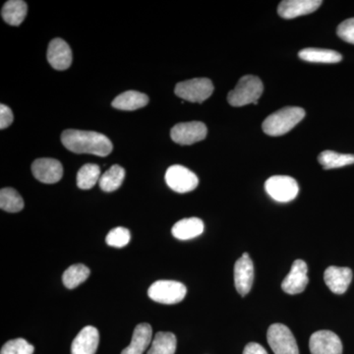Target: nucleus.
<instances>
[{"label":"nucleus","instance_id":"f257e3e1","mask_svg":"<svg viewBox=\"0 0 354 354\" xmlns=\"http://www.w3.org/2000/svg\"><path fill=\"white\" fill-rule=\"evenodd\" d=\"M62 142L70 152L90 153L99 157H106L113 149V143L108 137L94 131L64 130L62 134Z\"/></svg>","mask_w":354,"mask_h":354},{"label":"nucleus","instance_id":"f03ea898","mask_svg":"<svg viewBox=\"0 0 354 354\" xmlns=\"http://www.w3.org/2000/svg\"><path fill=\"white\" fill-rule=\"evenodd\" d=\"M305 118V111L298 106H286L268 116L263 122V131L277 137L290 132Z\"/></svg>","mask_w":354,"mask_h":354},{"label":"nucleus","instance_id":"7ed1b4c3","mask_svg":"<svg viewBox=\"0 0 354 354\" xmlns=\"http://www.w3.org/2000/svg\"><path fill=\"white\" fill-rule=\"evenodd\" d=\"M263 91L264 85L260 78L253 75L243 76L239 79L236 87L228 94V104L236 108L250 104H257Z\"/></svg>","mask_w":354,"mask_h":354},{"label":"nucleus","instance_id":"20e7f679","mask_svg":"<svg viewBox=\"0 0 354 354\" xmlns=\"http://www.w3.org/2000/svg\"><path fill=\"white\" fill-rule=\"evenodd\" d=\"M187 293V288L183 283L176 281L160 279L149 288L148 295L158 304L172 305L183 301Z\"/></svg>","mask_w":354,"mask_h":354},{"label":"nucleus","instance_id":"39448f33","mask_svg":"<svg viewBox=\"0 0 354 354\" xmlns=\"http://www.w3.org/2000/svg\"><path fill=\"white\" fill-rule=\"evenodd\" d=\"M174 92L184 101L201 104L213 94L214 85L208 78L191 79L177 84Z\"/></svg>","mask_w":354,"mask_h":354},{"label":"nucleus","instance_id":"423d86ee","mask_svg":"<svg viewBox=\"0 0 354 354\" xmlns=\"http://www.w3.org/2000/svg\"><path fill=\"white\" fill-rule=\"evenodd\" d=\"M267 339L274 354H299L295 335L290 328L283 324L270 326Z\"/></svg>","mask_w":354,"mask_h":354},{"label":"nucleus","instance_id":"0eeeda50","mask_svg":"<svg viewBox=\"0 0 354 354\" xmlns=\"http://www.w3.org/2000/svg\"><path fill=\"white\" fill-rule=\"evenodd\" d=\"M265 189L274 201L288 203L297 197L299 187L297 180L292 177L274 176L266 181Z\"/></svg>","mask_w":354,"mask_h":354},{"label":"nucleus","instance_id":"6e6552de","mask_svg":"<svg viewBox=\"0 0 354 354\" xmlns=\"http://www.w3.org/2000/svg\"><path fill=\"white\" fill-rule=\"evenodd\" d=\"M167 185L177 193H188L196 189L199 179L194 172L189 171L183 165H172L165 174Z\"/></svg>","mask_w":354,"mask_h":354},{"label":"nucleus","instance_id":"1a4fd4ad","mask_svg":"<svg viewBox=\"0 0 354 354\" xmlns=\"http://www.w3.org/2000/svg\"><path fill=\"white\" fill-rule=\"evenodd\" d=\"M206 125L201 121H190V122L178 123L172 128L171 139L179 145L188 146L206 138Z\"/></svg>","mask_w":354,"mask_h":354},{"label":"nucleus","instance_id":"9d476101","mask_svg":"<svg viewBox=\"0 0 354 354\" xmlns=\"http://www.w3.org/2000/svg\"><path fill=\"white\" fill-rule=\"evenodd\" d=\"M309 348L311 354H342L339 335L327 330L314 333L310 337Z\"/></svg>","mask_w":354,"mask_h":354},{"label":"nucleus","instance_id":"9b49d317","mask_svg":"<svg viewBox=\"0 0 354 354\" xmlns=\"http://www.w3.org/2000/svg\"><path fill=\"white\" fill-rule=\"evenodd\" d=\"M308 267L304 260H295L291 266L290 272L283 279L281 288L288 295H295L304 292L309 283Z\"/></svg>","mask_w":354,"mask_h":354},{"label":"nucleus","instance_id":"f8f14e48","mask_svg":"<svg viewBox=\"0 0 354 354\" xmlns=\"http://www.w3.org/2000/svg\"><path fill=\"white\" fill-rule=\"evenodd\" d=\"M34 176L41 183H57L64 176V167L59 160L55 158H39L32 165Z\"/></svg>","mask_w":354,"mask_h":354},{"label":"nucleus","instance_id":"ddd939ff","mask_svg":"<svg viewBox=\"0 0 354 354\" xmlns=\"http://www.w3.org/2000/svg\"><path fill=\"white\" fill-rule=\"evenodd\" d=\"M254 281V266L248 253L236 261L234 266V283L236 290L241 297L250 292Z\"/></svg>","mask_w":354,"mask_h":354},{"label":"nucleus","instance_id":"4468645a","mask_svg":"<svg viewBox=\"0 0 354 354\" xmlns=\"http://www.w3.org/2000/svg\"><path fill=\"white\" fill-rule=\"evenodd\" d=\"M322 3L321 0H285L279 3L278 13L283 19H293L313 13Z\"/></svg>","mask_w":354,"mask_h":354},{"label":"nucleus","instance_id":"2eb2a0df","mask_svg":"<svg viewBox=\"0 0 354 354\" xmlns=\"http://www.w3.org/2000/svg\"><path fill=\"white\" fill-rule=\"evenodd\" d=\"M324 281L332 292L344 295L353 281V271L349 268L330 266L324 274Z\"/></svg>","mask_w":354,"mask_h":354},{"label":"nucleus","instance_id":"dca6fc26","mask_svg":"<svg viewBox=\"0 0 354 354\" xmlns=\"http://www.w3.org/2000/svg\"><path fill=\"white\" fill-rule=\"evenodd\" d=\"M48 60L55 69H68L72 64V50L68 44L62 39H53L48 48Z\"/></svg>","mask_w":354,"mask_h":354},{"label":"nucleus","instance_id":"f3484780","mask_svg":"<svg viewBox=\"0 0 354 354\" xmlns=\"http://www.w3.org/2000/svg\"><path fill=\"white\" fill-rule=\"evenodd\" d=\"M99 330L93 326H87L76 335L71 346L72 354H95L99 348Z\"/></svg>","mask_w":354,"mask_h":354},{"label":"nucleus","instance_id":"a211bd4d","mask_svg":"<svg viewBox=\"0 0 354 354\" xmlns=\"http://www.w3.org/2000/svg\"><path fill=\"white\" fill-rule=\"evenodd\" d=\"M152 342L153 330L150 324H139L133 333L131 342L121 351V354H143Z\"/></svg>","mask_w":354,"mask_h":354},{"label":"nucleus","instance_id":"6ab92c4d","mask_svg":"<svg viewBox=\"0 0 354 354\" xmlns=\"http://www.w3.org/2000/svg\"><path fill=\"white\" fill-rule=\"evenodd\" d=\"M204 232V223L198 218H183L177 221L171 234L179 241H189L199 236Z\"/></svg>","mask_w":354,"mask_h":354},{"label":"nucleus","instance_id":"aec40b11","mask_svg":"<svg viewBox=\"0 0 354 354\" xmlns=\"http://www.w3.org/2000/svg\"><path fill=\"white\" fill-rule=\"evenodd\" d=\"M149 97L137 91H127L115 97L113 102L114 109L120 111H136L148 104Z\"/></svg>","mask_w":354,"mask_h":354},{"label":"nucleus","instance_id":"412c9836","mask_svg":"<svg viewBox=\"0 0 354 354\" xmlns=\"http://www.w3.org/2000/svg\"><path fill=\"white\" fill-rule=\"evenodd\" d=\"M300 59L314 64H337L342 62L341 53L324 48H304L298 53Z\"/></svg>","mask_w":354,"mask_h":354},{"label":"nucleus","instance_id":"4be33fe9","mask_svg":"<svg viewBox=\"0 0 354 354\" xmlns=\"http://www.w3.org/2000/svg\"><path fill=\"white\" fill-rule=\"evenodd\" d=\"M28 12L27 3L22 0H10L2 7L1 16L7 24L19 26L25 20Z\"/></svg>","mask_w":354,"mask_h":354},{"label":"nucleus","instance_id":"5701e85b","mask_svg":"<svg viewBox=\"0 0 354 354\" xmlns=\"http://www.w3.org/2000/svg\"><path fill=\"white\" fill-rule=\"evenodd\" d=\"M176 337L172 333L158 332L153 337L151 348L147 354H174L176 351Z\"/></svg>","mask_w":354,"mask_h":354},{"label":"nucleus","instance_id":"b1692460","mask_svg":"<svg viewBox=\"0 0 354 354\" xmlns=\"http://www.w3.org/2000/svg\"><path fill=\"white\" fill-rule=\"evenodd\" d=\"M124 177V169L120 165H114L101 176L99 181L100 187L104 192H113L120 187Z\"/></svg>","mask_w":354,"mask_h":354},{"label":"nucleus","instance_id":"393cba45","mask_svg":"<svg viewBox=\"0 0 354 354\" xmlns=\"http://www.w3.org/2000/svg\"><path fill=\"white\" fill-rule=\"evenodd\" d=\"M319 162L325 169H339L354 164V155L324 151L318 157Z\"/></svg>","mask_w":354,"mask_h":354},{"label":"nucleus","instance_id":"a878e982","mask_svg":"<svg viewBox=\"0 0 354 354\" xmlns=\"http://www.w3.org/2000/svg\"><path fill=\"white\" fill-rule=\"evenodd\" d=\"M100 179H101V169L99 165L87 164L83 165L77 174V186L80 189H91L99 183Z\"/></svg>","mask_w":354,"mask_h":354},{"label":"nucleus","instance_id":"bb28decb","mask_svg":"<svg viewBox=\"0 0 354 354\" xmlns=\"http://www.w3.org/2000/svg\"><path fill=\"white\" fill-rule=\"evenodd\" d=\"M91 271L88 267L83 264H76L70 266L68 269L64 272L62 281L64 285L69 290H73L77 286L86 281V279L90 276Z\"/></svg>","mask_w":354,"mask_h":354},{"label":"nucleus","instance_id":"cd10ccee","mask_svg":"<svg viewBox=\"0 0 354 354\" xmlns=\"http://www.w3.org/2000/svg\"><path fill=\"white\" fill-rule=\"evenodd\" d=\"M0 208L8 213H18L24 208V200L13 188H2L0 191Z\"/></svg>","mask_w":354,"mask_h":354},{"label":"nucleus","instance_id":"c85d7f7f","mask_svg":"<svg viewBox=\"0 0 354 354\" xmlns=\"http://www.w3.org/2000/svg\"><path fill=\"white\" fill-rule=\"evenodd\" d=\"M130 239H131V234H130L129 230L118 227L113 228L109 232V234L106 235V241L109 246L122 248V247H125L129 243Z\"/></svg>","mask_w":354,"mask_h":354},{"label":"nucleus","instance_id":"c756f323","mask_svg":"<svg viewBox=\"0 0 354 354\" xmlns=\"http://www.w3.org/2000/svg\"><path fill=\"white\" fill-rule=\"evenodd\" d=\"M35 348L24 339H16L7 342L2 346L0 354H32Z\"/></svg>","mask_w":354,"mask_h":354},{"label":"nucleus","instance_id":"7c9ffc66","mask_svg":"<svg viewBox=\"0 0 354 354\" xmlns=\"http://www.w3.org/2000/svg\"><path fill=\"white\" fill-rule=\"evenodd\" d=\"M337 34L342 41L354 44V18L341 23L337 27Z\"/></svg>","mask_w":354,"mask_h":354},{"label":"nucleus","instance_id":"2f4dec72","mask_svg":"<svg viewBox=\"0 0 354 354\" xmlns=\"http://www.w3.org/2000/svg\"><path fill=\"white\" fill-rule=\"evenodd\" d=\"M13 113L6 104L0 106V129L3 130L12 124Z\"/></svg>","mask_w":354,"mask_h":354},{"label":"nucleus","instance_id":"473e14b6","mask_svg":"<svg viewBox=\"0 0 354 354\" xmlns=\"http://www.w3.org/2000/svg\"><path fill=\"white\" fill-rule=\"evenodd\" d=\"M243 354H268V353L261 344L250 342L244 348Z\"/></svg>","mask_w":354,"mask_h":354}]
</instances>
